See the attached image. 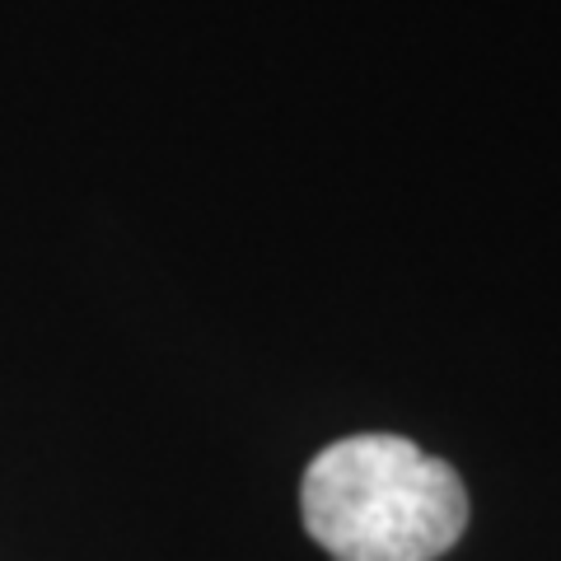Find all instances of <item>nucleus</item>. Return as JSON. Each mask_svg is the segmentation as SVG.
I'll return each instance as SVG.
<instances>
[{
  "label": "nucleus",
  "instance_id": "1",
  "mask_svg": "<svg viewBox=\"0 0 561 561\" xmlns=\"http://www.w3.org/2000/svg\"><path fill=\"white\" fill-rule=\"evenodd\" d=\"M305 529L332 561H435L468 529V491L402 435H346L313 454Z\"/></svg>",
  "mask_w": 561,
  "mask_h": 561
}]
</instances>
